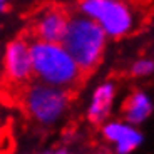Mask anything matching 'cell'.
<instances>
[{
    "mask_svg": "<svg viewBox=\"0 0 154 154\" xmlns=\"http://www.w3.org/2000/svg\"><path fill=\"white\" fill-rule=\"evenodd\" d=\"M52 154H70V152H69L67 149H64V147H62V149H57V151H54Z\"/></svg>",
    "mask_w": 154,
    "mask_h": 154,
    "instance_id": "obj_12",
    "label": "cell"
},
{
    "mask_svg": "<svg viewBox=\"0 0 154 154\" xmlns=\"http://www.w3.org/2000/svg\"><path fill=\"white\" fill-rule=\"evenodd\" d=\"M154 74V60L151 59H137L131 66V75L134 77H151Z\"/></svg>",
    "mask_w": 154,
    "mask_h": 154,
    "instance_id": "obj_10",
    "label": "cell"
},
{
    "mask_svg": "<svg viewBox=\"0 0 154 154\" xmlns=\"http://www.w3.org/2000/svg\"><path fill=\"white\" fill-rule=\"evenodd\" d=\"M70 104L67 89L34 82L23 92V107L27 114L40 126H52L66 116Z\"/></svg>",
    "mask_w": 154,
    "mask_h": 154,
    "instance_id": "obj_3",
    "label": "cell"
},
{
    "mask_svg": "<svg viewBox=\"0 0 154 154\" xmlns=\"http://www.w3.org/2000/svg\"><path fill=\"white\" fill-rule=\"evenodd\" d=\"M116 96H117V85L112 81H104L100 82L91 94V100H89L85 116L92 124L100 126L102 122L109 119V116L112 112L116 102Z\"/></svg>",
    "mask_w": 154,
    "mask_h": 154,
    "instance_id": "obj_8",
    "label": "cell"
},
{
    "mask_svg": "<svg viewBox=\"0 0 154 154\" xmlns=\"http://www.w3.org/2000/svg\"><path fill=\"white\" fill-rule=\"evenodd\" d=\"M4 72L8 81L22 84L32 77L30 42L25 38H14L8 42L4 55Z\"/></svg>",
    "mask_w": 154,
    "mask_h": 154,
    "instance_id": "obj_5",
    "label": "cell"
},
{
    "mask_svg": "<svg viewBox=\"0 0 154 154\" xmlns=\"http://www.w3.org/2000/svg\"><path fill=\"white\" fill-rule=\"evenodd\" d=\"M60 44L67 49L82 74H87L92 72L104 57L107 35L92 19L77 14L69 17V25Z\"/></svg>",
    "mask_w": 154,
    "mask_h": 154,
    "instance_id": "obj_2",
    "label": "cell"
},
{
    "mask_svg": "<svg viewBox=\"0 0 154 154\" xmlns=\"http://www.w3.org/2000/svg\"><path fill=\"white\" fill-rule=\"evenodd\" d=\"M7 4H8V0H0V14H2V12H5Z\"/></svg>",
    "mask_w": 154,
    "mask_h": 154,
    "instance_id": "obj_11",
    "label": "cell"
},
{
    "mask_svg": "<svg viewBox=\"0 0 154 154\" xmlns=\"http://www.w3.org/2000/svg\"><path fill=\"white\" fill-rule=\"evenodd\" d=\"M154 111L152 97L146 91H134L122 104L124 121L132 126H141L151 117Z\"/></svg>",
    "mask_w": 154,
    "mask_h": 154,
    "instance_id": "obj_9",
    "label": "cell"
},
{
    "mask_svg": "<svg viewBox=\"0 0 154 154\" xmlns=\"http://www.w3.org/2000/svg\"><path fill=\"white\" fill-rule=\"evenodd\" d=\"M69 25V15L60 7H45L34 20V35L37 40L62 42Z\"/></svg>",
    "mask_w": 154,
    "mask_h": 154,
    "instance_id": "obj_7",
    "label": "cell"
},
{
    "mask_svg": "<svg viewBox=\"0 0 154 154\" xmlns=\"http://www.w3.org/2000/svg\"><path fill=\"white\" fill-rule=\"evenodd\" d=\"M32 75L38 82L70 91L81 81L82 70L60 42H30Z\"/></svg>",
    "mask_w": 154,
    "mask_h": 154,
    "instance_id": "obj_1",
    "label": "cell"
},
{
    "mask_svg": "<svg viewBox=\"0 0 154 154\" xmlns=\"http://www.w3.org/2000/svg\"><path fill=\"white\" fill-rule=\"evenodd\" d=\"M79 12L92 19L107 38H121L136 27V15L124 0H81Z\"/></svg>",
    "mask_w": 154,
    "mask_h": 154,
    "instance_id": "obj_4",
    "label": "cell"
},
{
    "mask_svg": "<svg viewBox=\"0 0 154 154\" xmlns=\"http://www.w3.org/2000/svg\"><path fill=\"white\" fill-rule=\"evenodd\" d=\"M52 152H54V151H42L40 154H52Z\"/></svg>",
    "mask_w": 154,
    "mask_h": 154,
    "instance_id": "obj_13",
    "label": "cell"
},
{
    "mask_svg": "<svg viewBox=\"0 0 154 154\" xmlns=\"http://www.w3.org/2000/svg\"><path fill=\"white\" fill-rule=\"evenodd\" d=\"M102 137L114 146L116 154H132L144 141L143 132L126 121H106L100 124Z\"/></svg>",
    "mask_w": 154,
    "mask_h": 154,
    "instance_id": "obj_6",
    "label": "cell"
}]
</instances>
